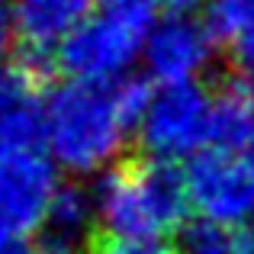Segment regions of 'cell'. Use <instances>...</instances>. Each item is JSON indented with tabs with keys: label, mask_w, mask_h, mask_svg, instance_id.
Masks as SVG:
<instances>
[{
	"label": "cell",
	"mask_w": 254,
	"mask_h": 254,
	"mask_svg": "<svg viewBox=\"0 0 254 254\" xmlns=\"http://www.w3.org/2000/svg\"><path fill=\"white\" fill-rule=\"evenodd\" d=\"M138 81H74L55 87L45 97L42 145L58 168L87 177L116 168L123 145L148 100Z\"/></svg>",
	"instance_id": "cell-1"
},
{
	"label": "cell",
	"mask_w": 254,
	"mask_h": 254,
	"mask_svg": "<svg viewBox=\"0 0 254 254\" xmlns=\"http://www.w3.org/2000/svg\"><path fill=\"white\" fill-rule=\"evenodd\" d=\"M93 203L100 232L113 242H164L190 212L184 174L155 158L110 168Z\"/></svg>",
	"instance_id": "cell-2"
},
{
	"label": "cell",
	"mask_w": 254,
	"mask_h": 254,
	"mask_svg": "<svg viewBox=\"0 0 254 254\" xmlns=\"http://www.w3.org/2000/svg\"><path fill=\"white\" fill-rule=\"evenodd\" d=\"M151 26V0L103 6L58 49V64L74 81H119L142 58Z\"/></svg>",
	"instance_id": "cell-3"
},
{
	"label": "cell",
	"mask_w": 254,
	"mask_h": 254,
	"mask_svg": "<svg viewBox=\"0 0 254 254\" xmlns=\"http://www.w3.org/2000/svg\"><path fill=\"white\" fill-rule=\"evenodd\" d=\"M138 138L155 161H184L216 145V97L203 84H161L138 116Z\"/></svg>",
	"instance_id": "cell-4"
},
{
	"label": "cell",
	"mask_w": 254,
	"mask_h": 254,
	"mask_svg": "<svg viewBox=\"0 0 254 254\" xmlns=\"http://www.w3.org/2000/svg\"><path fill=\"white\" fill-rule=\"evenodd\" d=\"M55 190V161L42 135L0 126V206L19 222L23 235L45 225Z\"/></svg>",
	"instance_id": "cell-5"
},
{
	"label": "cell",
	"mask_w": 254,
	"mask_h": 254,
	"mask_svg": "<svg viewBox=\"0 0 254 254\" xmlns=\"http://www.w3.org/2000/svg\"><path fill=\"white\" fill-rule=\"evenodd\" d=\"M190 209L216 229H242L254 216V174L229 148H209L184 174Z\"/></svg>",
	"instance_id": "cell-6"
},
{
	"label": "cell",
	"mask_w": 254,
	"mask_h": 254,
	"mask_svg": "<svg viewBox=\"0 0 254 254\" xmlns=\"http://www.w3.org/2000/svg\"><path fill=\"white\" fill-rule=\"evenodd\" d=\"M216 36L193 16H164L151 26L142 62L158 84H190L209 68Z\"/></svg>",
	"instance_id": "cell-7"
},
{
	"label": "cell",
	"mask_w": 254,
	"mask_h": 254,
	"mask_svg": "<svg viewBox=\"0 0 254 254\" xmlns=\"http://www.w3.org/2000/svg\"><path fill=\"white\" fill-rule=\"evenodd\" d=\"M90 16V0H13L10 26L29 58L58 52Z\"/></svg>",
	"instance_id": "cell-8"
},
{
	"label": "cell",
	"mask_w": 254,
	"mask_h": 254,
	"mask_svg": "<svg viewBox=\"0 0 254 254\" xmlns=\"http://www.w3.org/2000/svg\"><path fill=\"white\" fill-rule=\"evenodd\" d=\"M42 113H45V97L39 68L29 58L0 62V126L42 135Z\"/></svg>",
	"instance_id": "cell-9"
},
{
	"label": "cell",
	"mask_w": 254,
	"mask_h": 254,
	"mask_svg": "<svg viewBox=\"0 0 254 254\" xmlns=\"http://www.w3.org/2000/svg\"><path fill=\"white\" fill-rule=\"evenodd\" d=\"M45 225L68 245V238L84 235L90 225H97V203H93V193H87L84 187H58L55 196H52L49 216Z\"/></svg>",
	"instance_id": "cell-10"
},
{
	"label": "cell",
	"mask_w": 254,
	"mask_h": 254,
	"mask_svg": "<svg viewBox=\"0 0 254 254\" xmlns=\"http://www.w3.org/2000/svg\"><path fill=\"white\" fill-rule=\"evenodd\" d=\"M206 26L216 39L235 42L248 29H254V0H209Z\"/></svg>",
	"instance_id": "cell-11"
},
{
	"label": "cell",
	"mask_w": 254,
	"mask_h": 254,
	"mask_svg": "<svg viewBox=\"0 0 254 254\" xmlns=\"http://www.w3.org/2000/svg\"><path fill=\"white\" fill-rule=\"evenodd\" d=\"M232 64H235V74L245 81V87L254 90V29H248L242 39L232 42Z\"/></svg>",
	"instance_id": "cell-12"
},
{
	"label": "cell",
	"mask_w": 254,
	"mask_h": 254,
	"mask_svg": "<svg viewBox=\"0 0 254 254\" xmlns=\"http://www.w3.org/2000/svg\"><path fill=\"white\" fill-rule=\"evenodd\" d=\"M93 254H177L164 242H103Z\"/></svg>",
	"instance_id": "cell-13"
},
{
	"label": "cell",
	"mask_w": 254,
	"mask_h": 254,
	"mask_svg": "<svg viewBox=\"0 0 254 254\" xmlns=\"http://www.w3.org/2000/svg\"><path fill=\"white\" fill-rule=\"evenodd\" d=\"M229 151H235V155L251 168V174H254V103H251V113H248V119H245L242 132H238L235 145H232Z\"/></svg>",
	"instance_id": "cell-14"
},
{
	"label": "cell",
	"mask_w": 254,
	"mask_h": 254,
	"mask_svg": "<svg viewBox=\"0 0 254 254\" xmlns=\"http://www.w3.org/2000/svg\"><path fill=\"white\" fill-rule=\"evenodd\" d=\"M19 238H23L19 222L3 209V206H0V248H3V245H10V242H19Z\"/></svg>",
	"instance_id": "cell-15"
},
{
	"label": "cell",
	"mask_w": 254,
	"mask_h": 254,
	"mask_svg": "<svg viewBox=\"0 0 254 254\" xmlns=\"http://www.w3.org/2000/svg\"><path fill=\"white\" fill-rule=\"evenodd\" d=\"M232 242H235V251L238 254H254V216L235 232V235H232Z\"/></svg>",
	"instance_id": "cell-16"
},
{
	"label": "cell",
	"mask_w": 254,
	"mask_h": 254,
	"mask_svg": "<svg viewBox=\"0 0 254 254\" xmlns=\"http://www.w3.org/2000/svg\"><path fill=\"white\" fill-rule=\"evenodd\" d=\"M158 6H164L168 10V16H190L193 10H196L203 0H155Z\"/></svg>",
	"instance_id": "cell-17"
},
{
	"label": "cell",
	"mask_w": 254,
	"mask_h": 254,
	"mask_svg": "<svg viewBox=\"0 0 254 254\" xmlns=\"http://www.w3.org/2000/svg\"><path fill=\"white\" fill-rule=\"evenodd\" d=\"M13 36V26H10V10H6L3 3H0V52H3L6 39Z\"/></svg>",
	"instance_id": "cell-18"
},
{
	"label": "cell",
	"mask_w": 254,
	"mask_h": 254,
	"mask_svg": "<svg viewBox=\"0 0 254 254\" xmlns=\"http://www.w3.org/2000/svg\"><path fill=\"white\" fill-rule=\"evenodd\" d=\"M0 254H32V251L26 248L23 242H10V245H3V248H0Z\"/></svg>",
	"instance_id": "cell-19"
},
{
	"label": "cell",
	"mask_w": 254,
	"mask_h": 254,
	"mask_svg": "<svg viewBox=\"0 0 254 254\" xmlns=\"http://www.w3.org/2000/svg\"><path fill=\"white\" fill-rule=\"evenodd\" d=\"M100 6H129V3H145V0H97Z\"/></svg>",
	"instance_id": "cell-20"
},
{
	"label": "cell",
	"mask_w": 254,
	"mask_h": 254,
	"mask_svg": "<svg viewBox=\"0 0 254 254\" xmlns=\"http://www.w3.org/2000/svg\"><path fill=\"white\" fill-rule=\"evenodd\" d=\"M45 254H74V251H71L68 245H55V248H49Z\"/></svg>",
	"instance_id": "cell-21"
}]
</instances>
